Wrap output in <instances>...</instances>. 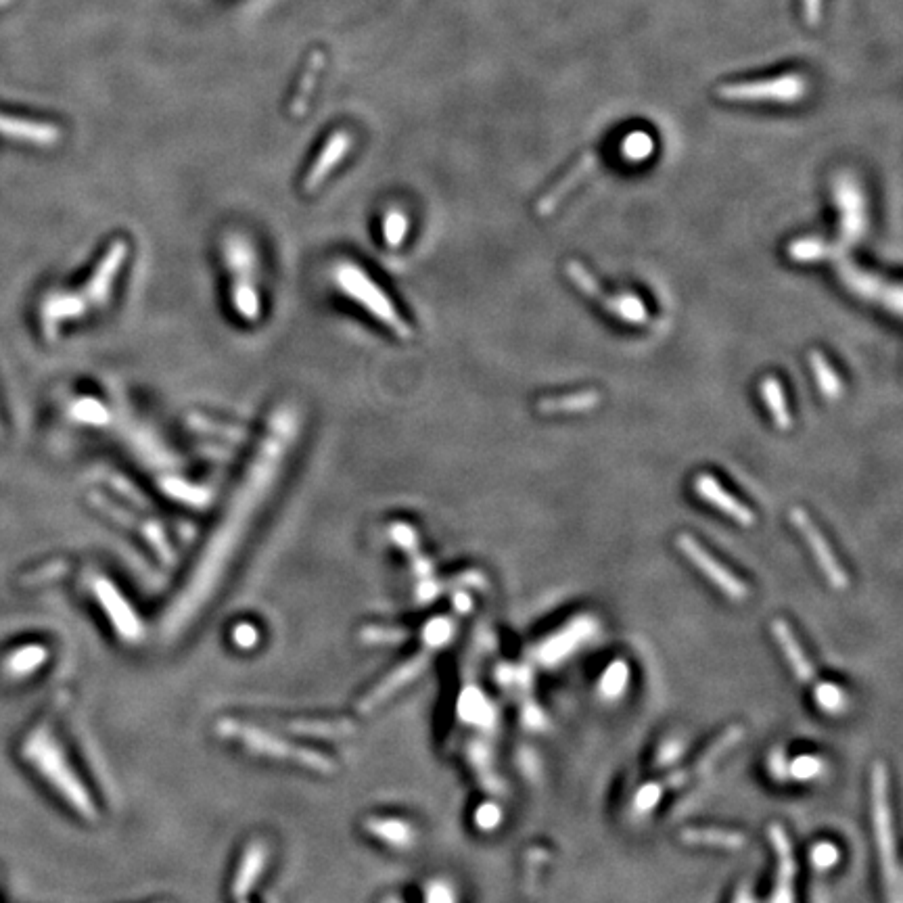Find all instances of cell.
I'll list each match as a JSON object with an SVG mask.
<instances>
[{
    "mask_svg": "<svg viewBox=\"0 0 903 903\" xmlns=\"http://www.w3.org/2000/svg\"><path fill=\"white\" fill-rule=\"evenodd\" d=\"M818 701H820V705H822L824 709H828V711H837V709L843 705V692H841L837 686L822 684V686L818 688Z\"/></svg>",
    "mask_w": 903,
    "mask_h": 903,
    "instance_id": "obj_24",
    "label": "cell"
},
{
    "mask_svg": "<svg viewBox=\"0 0 903 903\" xmlns=\"http://www.w3.org/2000/svg\"><path fill=\"white\" fill-rule=\"evenodd\" d=\"M870 795H872V826L876 837L878 860H881L885 897L887 903H903L901 866L897 858L893 809L889 801V772L885 763H876L872 768Z\"/></svg>",
    "mask_w": 903,
    "mask_h": 903,
    "instance_id": "obj_2",
    "label": "cell"
},
{
    "mask_svg": "<svg viewBox=\"0 0 903 903\" xmlns=\"http://www.w3.org/2000/svg\"><path fill=\"white\" fill-rule=\"evenodd\" d=\"M839 274L855 295H860L866 301H878V304L889 308L895 316H901V291L897 285L878 279V276L864 272L860 266L849 262H841Z\"/></svg>",
    "mask_w": 903,
    "mask_h": 903,
    "instance_id": "obj_7",
    "label": "cell"
},
{
    "mask_svg": "<svg viewBox=\"0 0 903 903\" xmlns=\"http://www.w3.org/2000/svg\"><path fill=\"white\" fill-rule=\"evenodd\" d=\"M694 492H697L699 498H703L705 502H709L717 511L724 513L726 517H730L734 523L743 525V527H753L757 517L751 511L747 504L740 502L738 498H734L730 492L724 490V485L717 481L713 475L709 473H701L694 477Z\"/></svg>",
    "mask_w": 903,
    "mask_h": 903,
    "instance_id": "obj_9",
    "label": "cell"
},
{
    "mask_svg": "<svg viewBox=\"0 0 903 903\" xmlns=\"http://www.w3.org/2000/svg\"><path fill=\"white\" fill-rule=\"evenodd\" d=\"M768 839L776 851V891L772 895V903H795V874H797V862L793 845L786 830L780 824H772L768 828Z\"/></svg>",
    "mask_w": 903,
    "mask_h": 903,
    "instance_id": "obj_8",
    "label": "cell"
},
{
    "mask_svg": "<svg viewBox=\"0 0 903 903\" xmlns=\"http://www.w3.org/2000/svg\"><path fill=\"white\" fill-rule=\"evenodd\" d=\"M124 258H126V245L120 241L107 251V256L103 258V264L97 268L95 274H92L90 285H88V295L95 306L105 304L107 295L111 293L115 276L120 274Z\"/></svg>",
    "mask_w": 903,
    "mask_h": 903,
    "instance_id": "obj_13",
    "label": "cell"
},
{
    "mask_svg": "<svg viewBox=\"0 0 903 903\" xmlns=\"http://www.w3.org/2000/svg\"><path fill=\"white\" fill-rule=\"evenodd\" d=\"M786 251H789V258L795 262H818L830 256H837L839 247L828 245L820 239H799L793 241Z\"/></svg>",
    "mask_w": 903,
    "mask_h": 903,
    "instance_id": "obj_22",
    "label": "cell"
},
{
    "mask_svg": "<svg viewBox=\"0 0 903 903\" xmlns=\"http://www.w3.org/2000/svg\"><path fill=\"white\" fill-rule=\"evenodd\" d=\"M761 398L766 408L772 414V421L780 431H791L793 429V414L789 410V404H786V396L782 391V385L778 379L774 377H766L761 381Z\"/></svg>",
    "mask_w": 903,
    "mask_h": 903,
    "instance_id": "obj_20",
    "label": "cell"
},
{
    "mask_svg": "<svg viewBox=\"0 0 903 903\" xmlns=\"http://www.w3.org/2000/svg\"><path fill=\"white\" fill-rule=\"evenodd\" d=\"M791 523L799 531L801 538L809 546V550H812L814 559H816L820 571L824 573V577L828 580V584L835 590H845L849 586V575L843 569L841 561L837 559V554L832 552L828 540L824 538V534L818 529L814 519L809 517V513L803 511V508L795 506L793 511H791Z\"/></svg>",
    "mask_w": 903,
    "mask_h": 903,
    "instance_id": "obj_5",
    "label": "cell"
},
{
    "mask_svg": "<svg viewBox=\"0 0 903 903\" xmlns=\"http://www.w3.org/2000/svg\"><path fill=\"white\" fill-rule=\"evenodd\" d=\"M21 757L23 761L32 766L53 789L74 805V809L82 814L90 812V801L84 789L80 786L76 774L65 763L63 751L59 740L55 738L53 730L46 728L44 724L34 728L21 743Z\"/></svg>",
    "mask_w": 903,
    "mask_h": 903,
    "instance_id": "obj_1",
    "label": "cell"
},
{
    "mask_svg": "<svg viewBox=\"0 0 903 903\" xmlns=\"http://www.w3.org/2000/svg\"><path fill=\"white\" fill-rule=\"evenodd\" d=\"M602 396L596 389H584L565 393V396H548L538 402V410L542 414H554V412H588L594 410L600 404Z\"/></svg>",
    "mask_w": 903,
    "mask_h": 903,
    "instance_id": "obj_16",
    "label": "cell"
},
{
    "mask_svg": "<svg viewBox=\"0 0 903 903\" xmlns=\"http://www.w3.org/2000/svg\"><path fill=\"white\" fill-rule=\"evenodd\" d=\"M0 134L19 138V141L34 145H55L61 136L59 128L53 124L26 122L17 118H7V115H0Z\"/></svg>",
    "mask_w": 903,
    "mask_h": 903,
    "instance_id": "obj_14",
    "label": "cell"
},
{
    "mask_svg": "<svg viewBox=\"0 0 903 903\" xmlns=\"http://www.w3.org/2000/svg\"><path fill=\"white\" fill-rule=\"evenodd\" d=\"M335 276L339 289L347 297L356 299V304H360L368 314H373L375 320H379L393 335H398L402 339L412 337L410 324L404 320L398 308L393 306V301L387 297V293H383V289L370 279L360 266L343 262L341 266H337Z\"/></svg>",
    "mask_w": 903,
    "mask_h": 903,
    "instance_id": "obj_3",
    "label": "cell"
},
{
    "mask_svg": "<svg viewBox=\"0 0 903 903\" xmlns=\"http://www.w3.org/2000/svg\"><path fill=\"white\" fill-rule=\"evenodd\" d=\"M596 166V155L594 153H588L580 164H575L571 170H569V174H565L557 184H554V187L538 201V205H536V212H538V216H550L554 210H557L559 207V203L577 187V184H580L584 178H586V174H590L592 172V168Z\"/></svg>",
    "mask_w": 903,
    "mask_h": 903,
    "instance_id": "obj_12",
    "label": "cell"
},
{
    "mask_svg": "<svg viewBox=\"0 0 903 903\" xmlns=\"http://www.w3.org/2000/svg\"><path fill=\"white\" fill-rule=\"evenodd\" d=\"M383 233H385V241H387L389 247H400L404 243V239H406V233H408V218H406V214L400 212V210H391L387 214V218H385Z\"/></svg>",
    "mask_w": 903,
    "mask_h": 903,
    "instance_id": "obj_23",
    "label": "cell"
},
{
    "mask_svg": "<svg viewBox=\"0 0 903 903\" xmlns=\"http://www.w3.org/2000/svg\"><path fill=\"white\" fill-rule=\"evenodd\" d=\"M354 143V136L347 130H337L329 136L327 145L322 147L320 155L316 157V161L312 164L306 180H304V189L306 193H314L316 189L322 187V182L327 180L333 170L341 164V159L347 155Z\"/></svg>",
    "mask_w": 903,
    "mask_h": 903,
    "instance_id": "obj_10",
    "label": "cell"
},
{
    "mask_svg": "<svg viewBox=\"0 0 903 903\" xmlns=\"http://www.w3.org/2000/svg\"><path fill=\"white\" fill-rule=\"evenodd\" d=\"M807 360H809V368H812L814 379L818 383V389H820L822 396L828 402L841 400L843 391H845L843 379L839 377L837 370L832 368V364L826 360V356L820 350H812V352H809Z\"/></svg>",
    "mask_w": 903,
    "mask_h": 903,
    "instance_id": "obj_19",
    "label": "cell"
},
{
    "mask_svg": "<svg viewBox=\"0 0 903 903\" xmlns=\"http://www.w3.org/2000/svg\"><path fill=\"white\" fill-rule=\"evenodd\" d=\"M322 67H324V53L322 51H314L310 55L308 63H306L304 74H301V78H299L297 92H295V97L291 101V115H293V118H301V115L306 113L308 103H310L314 90H316V84L320 80Z\"/></svg>",
    "mask_w": 903,
    "mask_h": 903,
    "instance_id": "obj_17",
    "label": "cell"
},
{
    "mask_svg": "<svg viewBox=\"0 0 903 903\" xmlns=\"http://www.w3.org/2000/svg\"><path fill=\"white\" fill-rule=\"evenodd\" d=\"M46 661V648L40 644H23L19 648H13L9 655H5L0 669L11 680H21L32 676L34 671Z\"/></svg>",
    "mask_w": 903,
    "mask_h": 903,
    "instance_id": "obj_15",
    "label": "cell"
},
{
    "mask_svg": "<svg viewBox=\"0 0 903 903\" xmlns=\"http://www.w3.org/2000/svg\"><path fill=\"white\" fill-rule=\"evenodd\" d=\"M676 546L684 554V557L694 567H697L717 590H722L728 598L745 600L749 596L747 584L740 580V577H736L732 571H728L720 561L713 557L711 552H707L690 534H680L676 538Z\"/></svg>",
    "mask_w": 903,
    "mask_h": 903,
    "instance_id": "obj_6",
    "label": "cell"
},
{
    "mask_svg": "<svg viewBox=\"0 0 903 903\" xmlns=\"http://www.w3.org/2000/svg\"><path fill=\"white\" fill-rule=\"evenodd\" d=\"M841 210H843V239L847 243L858 241L866 218H864V203L862 197L855 195L849 191V197H841Z\"/></svg>",
    "mask_w": 903,
    "mask_h": 903,
    "instance_id": "obj_21",
    "label": "cell"
},
{
    "mask_svg": "<svg viewBox=\"0 0 903 903\" xmlns=\"http://www.w3.org/2000/svg\"><path fill=\"white\" fill-rule=\"evenodd\" d=\"M680 839L688 845H707V847H720V849H743L745 837L740 832L732 830H720V828H686L680 832Z\"/></svg>",
    "mask_w": 903,
    "mask_h": 903,
    "instance_id": "obj_18",
    "label": "cell"
},
{
    "mask_svg": "<svg viewBox=\"0 0 903 903\" xmlns=\"http://www.w3.org/2000/svg\"><path fill=\"white\" fill-rule=\"evenodd\" d=\"M772 632L776 636V642L780 646V651L784 655V659L789 661V665L793 667L795 676L801 682H812L816 678V669L812 665V661L807 659V655L803 653V648L795 636V632L791 630V625L786 623L784 619H774L772 623Z\"/></svg>",
    "mask_w": 903,
    "mask_h": 903,
    "instance_id": "obj_11",
    "label": "cell"
},
{
    "mask_svg": "<svg viewBox=\"0 0 903 903\" xmlns=\"http://www.w3.org/2000/svg\"><path fill=\"white\" fill-rule=\"evenodd\" d=\"M816 849H818V851H822V855L814 851V862H816V866H818V868H828L830 864H835V862L839 860V851H837L835 847H830V845H820V847H816Z\"/></svg>",
    "mask_w": 903,
    "mask_h": 903,
    "instance_id": "obj_25",
    "label": "cell"
},
{
    "mask_svg": "<svg viewBox=\"0 0 903 903\" xmlns=\"http://www.w3.org/2000/svg\"><path fill=\"white\" fill-rule=\"evenodd\" d=\"M565 274L573 281V285L580 289L582 293H586L588 297L596 299L598 304L605 308L607 312H611L615 318L628 322V324H646L648 322V310L642 304V299L638 295L632 293H623V295H611L605 289L598 285V281L590 274V270L577 260L567 262L565 266Z\"/></svg>",
    "mask_w": 903,
    "mask_h": 903,
    "instance_id": "obj_4",
    "label": "cell"
}]
</instances>
